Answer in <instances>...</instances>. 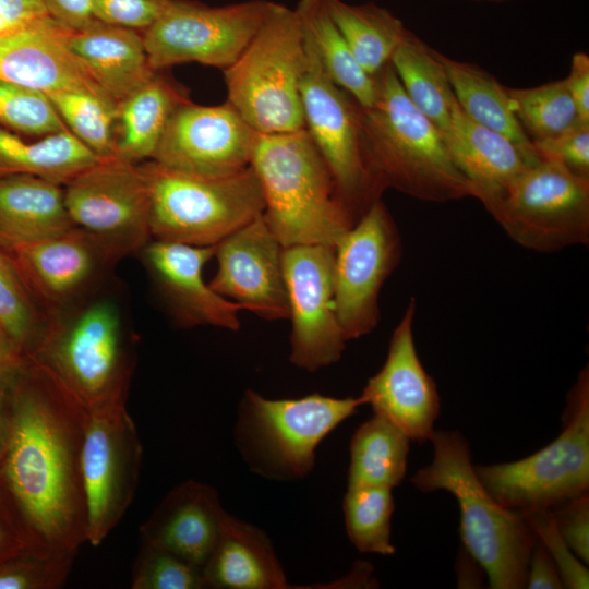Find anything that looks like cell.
<instances>
[{"mask_svg": "<svg viewBox=\"0 0 589 589\" xmlns=\"http://www.w3.org/2000/svg\"><path fill=\"white\" fill-rule=\"evenodd\" d=\"M215 247L149 241L141 251L163 302L180 326L240 328L243 308L215 292L203 279V267Z\"/></svg>", "mask_w": 589, "mask_h": 589, "instance_id": "obj_21", "label": "cell"}, {"mask_svg": "<svg viewBox=\"0 0 589 589\" xmlns=\"http://www.w3.org/2000/svg\"><path fill=\"white\" fill-rule=\"evenodd\" d=\"M432 461L411 478L422 492L452 493L460 510L465 550L486 574L490 588H526L537 536L526 517L502 506L477 476L470 447L457 431H434Z\"/></svg>", "mask_w": 589, "mask_h": 589, "instance_id": "obj_3", "label": "cell"}, {"mask_svg": "<svg viewBox=\"0 0 589 589\" xmlns=\"http://www.w3.org/2000/svg\"><path fill=\"white\" fill-rule=\"evenodd\" d=\"M283 247L262 215L215 245L217 271L208 285L267 321L289 318Z\"/></svg>", "mask_w": 589, "mask_h": 589, "instance_id": "obj_20", "label": "cell"}, {"mask_svg": "<svg viewBox=\"0 0 589 589\" xmlns=\"http://www.w3.org/2000/svg\"><path fill=\"white\" fill-rule=\"evenodd\" d=\"M22 366L16 369L0 366V390L12 387Z\"/></svg>", "mask_w": 589, "mask_h": 589, "instance_id": "obj_53", "label": "cell"}, {"mask_svg": "<svg viewBox=\"0 0 589 589\" xmlns=\"http://www.w3.org/2000/svg\"><path fill=\"white\" fill-rule=\"evenodd\" d=\"M334 257L333 245L283 248L291 321L289 360L309 372L337 362L346 348L335 309Z\"/></svg>", "mask_w": 589, "mask_h": 589, "instance_id": "obj_16", "label": "cell"}, {"mask_svg": "<svg viewBox=\"0 0 589 589\" xmlns=\"http://www.w3.org/2000/svg\"><path fill=\"white\" fill-rule=\"evenodd\" d=\"M390 64L411 103L444 134L457 100L437 50L407 29Z\"/></svg>", "mask_w": 589, "mask_h": 589, "instance_id": "obj_32", "label": "cell"}, {"mask_svg": "<svg viewBox=\"0 0 589 589\" xmlns=\"http://www.w3.org/2000/svg\"><path fill=\"white\" fill-rule=\"evenodd\" d=\"M517 244L555 252L589 242V179L538 157L488 211Z\"/></svg>", "mask_w": 589, "mask_h": 589, "instance_id": "obj_10", "label": "cell"}, {"mask_svg": "<svg viewBox=\"0 0 589 589\" xmlns=\"http://www.w3.org/2000/svg\"><path fill=\"white\" fill-rule=\"evenodd\" d=\"M416 306L411 298L392 334L384 364L368 380L359 397L374 414L397 426L410 441L424 443L435 431L441 402L435 382L416 349Z\"/></svg>", "mask_w": 589, "mask_h": 589, "instance_id": "obj_19", "label": "cell"}, {"mask_svg": "<svg viewBox=\"0 0 589 589\" xmlns=\"http://www.w3.org/2000/svg\"><path fill=\"white\" fill-rule=\"evenodd\" d=\"M306 58L296 10L273 2L253 38L224 70L226 101L260 134L303 129L301 84Z\"/></svg>", "mask_w": 589, "mask_h": 589, "instance_id": "obj_5", "label": "cell"}, {"mask_svg": "<svg viewBox=\"0 0 589 589\" xmlns=\"http://www.w3.org/2000/svg\"><path fill=\"white\" fill-rule=\"evenodd\" d=\"M526 588H564L558 569L543 544L538 540L533 546L527 572Z\"/></svg>", "mask_w": 589, "mask_h": 589, "instance_id": "obj_48", "label": "cell"}, {"mask_svg": "<svg viewBox=\"0 0 589 589\" xmlns=\"http://www.w3.org/2000/svg\"><path fill=\"white\" fill-rule=\"evenodd\" d=\"M25 361L26 358L22 351L0 327V366L16 369L21 368Z\"/></svg>", "mask_w": 589, "mask_h": 589, "instance_id": "obj_51", "label": "cell"}, {"mask_svg": "<svg viewBox=\"0 0 589 589\" xmlns=\"http://www.w3.org/2000/svg\"><path fill=\"white\" fill-rule=\"evenodd\" d=\"M50 17L70 27L81 28L93 21L92 0H39Z\"/></svg>", "mask_w": 589, "mask_h": 589, "instance_id": "obj_50", "label": "cell"}, {"mask_svg": "<svg viewBox=\"0 0 589 589\" xmlns=\"http://www.w3.org/2000/svg\"><path fill=\"white\" fill-rule=\"evenodd\" d=\"M325 3L360 67L369 75H377L390 63L408 28L375 3L351 4L344 0H325Z\"/></svg>", "mask_w": 589, "mask_h": 589, "instance_id": "obj_33", "label": "cell"}, {"mask_svg": "<svg viewBox=\"0 0 589 589\" xmlns=\"http://www.w3.org/2000/svg\"><path fill=\"white\" fill-rule=\"evenodd\" d=\"M401 253L399 230L381 199L335 244V309L347 341L376 327L381 289L399 264Z\"/></svg>", "mask_w": 589, "mask_h": 589, "instance_id": "obj_15", "label": "cell"}, {"mask_svg": "<svg viewBox=\"0 0 589 589\" xmlns=\"http://www.w3.org/2000/svg\"><path fill=\"white\" fill-rule=\"evenodd\" d=\"M190 100L188 91L158 70L117 103L115 156L139 164L153 158L173 111Z\"/></svg>", "mask_w": 589, "mask_h": 589, "instance_id": "obj_28", "label": "cell"}, {"mask_svg": "<svg viewBox=\"0 0 589 589\" xmlns=\"http://www.w3.org/2000/svg\"><path fill=\"white\" fill-rule=\"evenodd\" d=\"M374 77L375 100L358 104V119L364 161L377 190L435 203L470 196L442 132L411 103L392 64Z\"/></svg>", "mask_w": 589, "mask_h": 589, "instance_id": "obj_2", "label": "cell"}, {"mask_svg": "<svg viewBox=\"0 0 589 589\" xmlns=\"http://www.w3.org/2000/svg\"><path fill=\"white\" fill-rule=\"evenodd\" d=\"M273 1L248 0L211 7L194 0H171L142 32L155 70L199 62L223 71L231 65L267 16Z\"/></svg>", "mask_w": 589, "mask_h": 589, "instance_id": "obj_13", "label": "cell"}, {"mask_svg": "<svg viewBox=\"0 0 589 589\" xmlns=\"http://www.w3.org/2000/svg\"><path fill=\"white\" fill-rule=\"evenodd\" d=\"M537 157L552 158L589 179V122L580 121L556 137L532 142Z\"/></svg>", "mask_w": 589, "mask_h": 589, "instance_id": "obj_43", "label": "cell"}, {"mask_svg": "<svg viewBox=\"0 0 589 589\" xmlns=\"http://www.w3.org/2000/svg\"><path fill=\"white\" fill-rule=\"evenodd\" d=\"M554 525L569 549L582 562H589L588 492L550 509Z\"/></svg>", "mask_w": 589, "mask_h": 589, "instance_id": "obj_45", "label": "cell"}, {"mask_svg": "<svg viewBox=\"0 0 589 589\" xmlns=\"http://www.w3.org/2000/svg\"><path fill=\"white\" fill-rule=\"evenodd\" d=\"M171 0H92L95 20L136 29L149 27Z\"/></svg>", "mask_w": 589, "mask_h": 589, "instance_id": "obj_44", "label": "cell"}, {"mask_svg": "<svg viewBox=\"0 0 589 589\" xmlns=\"http://www.w3.org/2000/svg\"><path fill=\"white\" fill-rule=\"evenodd\" d=\"M72 227L63 185L28 173L0 177L1 247L47 238Z\"/></svg>", "mask_w": 589, "mask_h": 589, "instance_id": "obj_27", "label": "cell"}, {"mask_svg": "<svg viewBox=\"0 0 589 589\" xmlns=\"http://www.w3.org/2000/svg\"><path fill=\"white\" fill-rule=\"evenodd\" d=\"M565 81L579 119L589 122V57L587 53L576 52L573 56L570 71Z\"/></svg>", "mask_w": 589, "mask_h": 589, "instance_id": "obj_49", "label": "cell"}, {"mask_svg": "<svg viewBox=\"0 0 589 589\" xmlns=\"http://www.w3.org/2000/svg\"><path fill=\"white\" fill-rule=\"evenodd\" d=\"M250 166L263 193L262 216L283 248L335 247L354 224L304 128L259 134Z\"/></svg>", "mask_w": 589, "mask_h": 589, "instance_id": "obj_4", "label": "cell"}, {"mask_svg": "<svg viewBox=\"0 0 589 589\" xmlns=\"http://www.w3.org/2000/svg\"><path fill=\"white\" fill-rule=\"evenodd\" d=\"M132 589L205 588L202 570L163 549L142 542L136 556Z\"/></svg>", "mask_w": 589, "mask_h": 589, "instance_id": "obj_41", "label": "cell"}, {"mask_svg": "<svg viewBox=\"0 0 589 589\" xmlns=\"http://www.w3.org/2000/svg\"><path fill=\"white\" fill-rule=\"evenodd\" d=\"M36 302L56 323L83 300L113 263L96 240L74 226L5 248Z\"/></svg>", "mask_w": 589, "mask_h": 589, "instance_id": "obj_18", "label": "cell"}, {"mask_svg": "<svg viewBox=\"0 0 589 589\" xmlns=\"http://www.w3.org/2000/svg\"><path fill=\"white\" fill-rule=\"evenodd\" d=\"M65 127L100 158L115 156L113 129L117 103L84 91L47 95Z\"/></svg>", "mask_w": 589, "mask_h": 589, "instance_id": "obj_38", "label": "cell"}, {"mask_svg": "<svg viewBox=\"0 0 589 589\" xmlns=\"http://www.w3.org/2000/svg\"><path fill=\"white\" fill-rule=\"evenodd\" d=\"M443 136L453 161L469 183L470 196L486 211L531 164L510 140L470 119L457 101Z\"/></svg>", "mask_w": 589, "mask_h": 589, "instance_id": "obj_24", "label": "cell"}, {"mask_svg": "<svg viewBox=\"0 0 589 589\" xmlns=\"http://www.w3.org/2000/svg\"><path fill=\"white\" fill-rule=\"evenodd\" d=\"M546 549L561 575L564 588L587 589L589 573L557 531L550 509L520 512Z\"/></svg>", "mask_w": 589, "mask_h": 589, "instance_id": "obj_42", "label": "cell"}, {"mask_svg": "<svg viewBox=\"0 0 589 589\" xmlns=\"http://www.w3.org/2000/svg\"><path fill=\"white\" fill-rule=\"evenodd\" d=\"M204 587L284 589L286 574L267 534L226 514L217 545L202 569Z\"/></svg>", "mask_w": 589, "mask_h": 589, "instance_id": "obj_26", "label": "cell"}, {"mask_svg": "<svg viewBox=\"0 0 589 589\" xmlns=\"http://www.w3.org/2000/svg\"><path fill=\"white\" fill-rule=\"evenodd\" d=\"M0 127L39 137L69 130L46 94L1 79Z\"/></svg>", "mask_w": 589, "mask_h": 589, "instance_id": "obj_39", "label": "cell"}, {"mask_svg": "<svg viewBox=\"0 0 589 589\" xmlns=\"http://www.w3.org/2000/svg\"><path fill=\"white\" fill-rule=\"evenodd\" d=\"M75 555L27 549L0 563V589H56L61 587Z\"/></svg>", "mask_w": 589, "mask_h": 589, "instance_id": "obj_40", "label": "cell"}, {"mask_svg": "<svg viewBox=\"0 0 589 589\" xmlns=\"http://www.w3.org/2000/svg\"><path fill=\"white\" fill-rule=\"evenodd\" d=\"M87 409L45 363L27 358L11 388L0 484L40 552L75 555L86 541L82 448Z\"/></svg>", "mask_w": 589, "mask_h": 589, "instance_id": "obj_1", "label": "cell"}, {"mask_svg": "<svg viewBox=\"0 0 589 589\" xmlns=\"http://www.w3.org/2000/svg\"><path fill=\"white\" fill-rule=\"evenodd\" d=\"M143 166L154 240L215 247L263 214V193L251 166L220 177L177 171L153 160Z\"/></svg>", "mask_w": 589, "mask_h": 589, "instance_id": "obj_7", "label": "cell"}, {"mask_svg": "<svg viewBox=\"0 0 589 589\" xmlns=\"http://www.w3.org/2000/svg\"><path fill=\"white\" fill-rule=\"evenodd\" d=\"M455 98L462 111L473 121L510 140L533 163L532 142L516 119L502 85L494 75L481 67L452 59L437 51Z\"/></svg>", "mask_w": 589, "mask_h": 589, "instance_id": "obj_29", "label": "cell"}, {"mask_svg": "<svg viewBox=\"0 0 589 589\" xmlns=\"http://www.w3.org/2000/svg\"><path fill=\"white\" fill-rule=\"evenodd\" d=\"M410 438L384 418L373 414L353 433L347 483L394 489L407 470Z\"/></svg>", "mask_w": 589, "mask_h": 589, "instance_id": "obj_34", "label": "cell"}, {"mask_svg": "<svg viewBox=\"0 0 589 589\" xmlns=\"http://www.w3.org/2000/svg\"><path fill=\"white\" fill-rule=\"evenodd\" d=\"M259 134L228 101L188 100L173 111L152 160L187 173L228 176L250 166Z\"/></svg>", "mask_w": 589, "mask_h": 589, "instance_id": "obj_17", "label": "cell"}, {"mask_svg": "<svg viewBox=\"0 0 589 589\" xmlns=\"http://www.w3.org/2000/svg\"><path fill=\"white\" fill-rule=\"evenodd\" d=\"M468 1H476V2H507L513 0H468Z\"/></svg>", "mask_w": 589, "mask_h": 589, "instance_id": "obj_54", "label": "cell"}, {"mask_svg": "<svg viewBox=\"0 0 589 589\" xmlns=\"http://www.w3.org/2000/svg\"><path fill=\"white\" fill-rule=\"evenodd\" d=\"M86 409L82 448L86 541L98 546L134 497L143 447L127 398Z\"/></svg>", "mask_w": 589, "mask_h": 589, "instance_id": "obj_12", "label": "cell"}, {"mask_svg": "<svg viewBox=\"0 0 589 589\" xmlns=\"http://www.w3.org/2000/svg\"><path fill=\"white\" fill-rule=\"evenodd\" d=\"M73 312L53 324L32 358L48 365L86 408L128 398L134 361L117 303L99 298Z\"/></svg>", "mask_w": 589, "mask_h": 589, "instance_id": "obj_9", "label": "cell"}, {"mask_svg": "<svg viewBox=\"0 0 589 589\" xmlns=\"http://www.w3.org/2000/svg\"><path fill=\"white\" fill-rule=\"evenodd\" d=\"M489 493L517 512L552 509L589 489V368L566 397L563 429L540 450L520 460L474 466Z\"/></svg>", "mask_w": 589, "mask_h": 589, "instance_id": "obj_8", "label": "cell"}, {"mask_svg": "<svg viewBox=\"0 0 589 589\" xmlns=\"http://www.w3.org/2000/svg\"><path fill=\"white\" fill-rule=\"evenodd\" d=\"M0 327L26 359L37 354L53 327V322L34 299L10 253L1 245Z\"/></svg>", "mask_w": 589, "mask_h": 589, "instance_id": "obj_35", "label": "cell"}, {"mask_svg": "<svg viewBox=\"0 0 589 589\" xmlns=\"http://www.w3.org/2000/svg\"><path fill=\"white\" fill-rule=\"evenodd\" d=\"M67 28L47 15L1 37L0 79L46 95L84 91L108 96L69 50Z\"/></svg>", "mask_w": 589, "mask_h": 589, "instance_id": "obj_22", "label": "cell"}, {"mask_svg": "<svg viewBox=\"0 0 589 589\" xmlns=\"http://www.w3.org/2000/svg\"><path fill=\"white\" fill-rule=\"evenodd\" d=\"M11 388L0 390V464L5 453L10 434Z\"/></svg>", "mask_w": 589, "mask_h": 589, "instance_id": "obj_52", "label": "cell"}, {"mask_svg": "<svg viewBox=\"0 0 589 589\" xmlns=\"http://www.w3.org/2000/svg\"><path fill=\"white\" fill-rule=\"evenodd\" d=\"M74 226L92 236L112 262L151 241V192L143 164L101 158L63 185Z\"/></svg>", "mask_w": 589, "mask_h": 589, "instance_id": "obj_11", "label": "cell"}, {"mask_svg": "<svg viewBox=\"0 0 589 589\" xmlns=\"http://www.w3.org/2000/svg\"><path fill=\"white\" fill-rule=\"evenodd\" d=\"M395 509L392 489L351 486L342 502L346 532L362 553L392 555V516Z\"/></svg>", "mask_w": 589, "mask_h": 589, "instance_id": "obj_37", "label": "cell"}, {"mask_svg": "<svg viewBox=\"0 0 589 589\" xmlns=\"http://www.w3.org/2000/svg\"><path fill=\"white\" fill-rule=\"evenodd\" d=\"M47 15L39 0H0V38Z\"/></svg>", "mask_w": 589, "mask_h": 589, "instance_id": "obj_47", "label": "cell"}, {"mask_svg": "<svg viewBox=\"0 0 589 589\" xmlns=\"http://www.w3.org/2000/svg\"><path fill=\"white\" fill-rule=\"evenodd\" d=\"M64 41L92 80L116 103L156 72L140 31L95 20L81 28L68 27Z\"/></svg>", "mask_w": 589, "mask_h": 589, "instance_id": "obj_25", "label": "cell"}, {"mask_svg": "<svg viewBox=\"0 0 589 589\" xmlns=\"http://www.w3.org/2000/svg\"><path fill=\"white\" fill-rule=\"evenodd\" d=\"M32 549L27 530L0 484V563Z\"/></svg>", "mask_w": 589, "mask_h": 589, "instance_id": "obj_46", "label": "cell"}, {"mask_svg": "<svg viewBox=\"0 0 589 589\" xmlns=\"http://www.w3.org/2000/svg\"><path fill=\"white\" fill-rule=\"evenodd\" d=\"M100 159L70 130L31 142L0 127V177L28 173L64 185Z\"/></svg>", "mask_w": 589, "mask_h": 589, "instance_id": "obj_30", "label": "cell"}, {"mask_svg": "<svg viewBox=\"0 0 589 589\" xmlns=\"http://www.w3.org/2000/svg\"><path fill=\"white\" fill-rule=\"evenodd\" d=\"M294 10L304 43L326 75L360 106H371L376 97V80L356 60L329 15L325 0H299Z\"/></svg>", "mask_w": 589, "mask_h": 589, "instance_id": "obj_31", "label": "cell"}, {"mask_svg": "<svg viewBox=\"0 0 589 589\" xmlns=\"http://www.w3.org/2000/svg\"><path fill=\"white\" fill-rule=\"evenodd\" d=\"M226 514L214 488L187 480L169 491L141 526L142 542L202 570L217 545Z\"/></svg>", "mask_w": 589, "mask_h": 589, "instance_id": "obj_23", "label": "cell"}, {"mask_svg": "<svg viewBox=\"0 0 589 589\" xmlns=\"http://www.w3.org/2000/svg\"><path fill=\"white\" fill-rule=\"evenodd\" d=\"M305 48L306 68L301 84L304 129L329 170L339 200L356 223L382 196L364 161L358 103L326 75L306 45Z\"/></svg>", "mask_w": 589, "mask_h": 589, "instance_id": "obj_14", "label": "cell"}, {"mask_svg": "<svg viewBox=\"0 0 589 589\" xmlns=\"http://www.w3.org/2000/svg\"><path fill=\"white\" fill-rule=\"evenodd\" d=\"M361 398L310 394L269 399L244 393L235 426V442L250 469L272 480L306 477L324 437L362 406Z\"/></svg>", "mask_w": 589, "mask_h": 589, "instance_id": "obj_6", "label": "cell"}, {"mask_svg": "<svg viewBox=\"0 0 589 589\" xmlns=\"http://www.w3.org/2000/svg\"><path fill=\"white\" fill-rule=\"evenodd\" d=\"M505 91L516 119L531 142L556 137L581 121L565 79L529 88L505 86Z\"/></svg>", "mask_w": 589, "mask_h": 589, "instance_id": "obj_36", "label": "cell"}]
</instances>
